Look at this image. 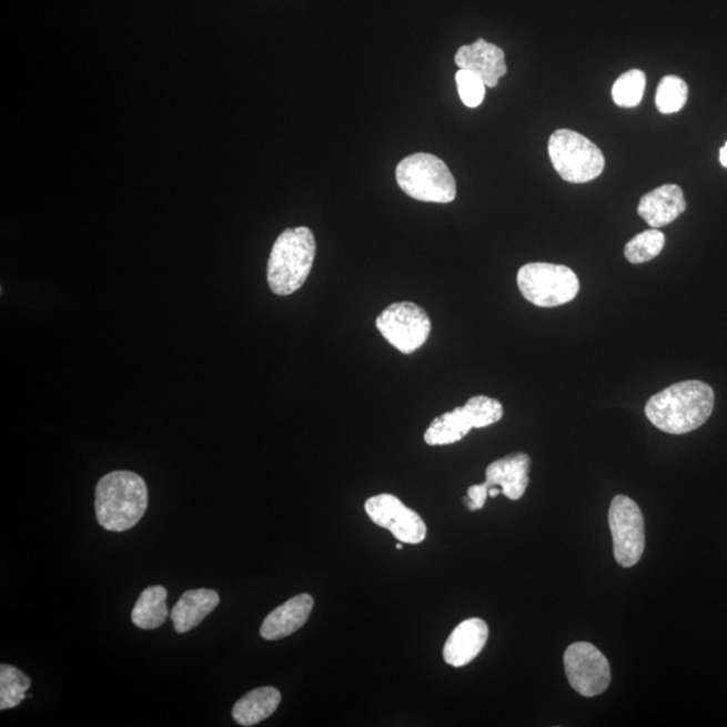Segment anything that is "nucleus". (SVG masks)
<instances>
[{
  "label": "nucleus",
  "instance_id": "f8f14e48",
  "mask_svg": "<svg viewBox=\"0 0 727 727\" xmlns=\"http://www.w3.org/2000/svg\"><path fill=\"white\" fill-rule=\"evenodd\" d=\"M531 460L526 453H515L495 461L486 467L485 486L498 489L509 501H518L526 493L529 484Z\"/></svg>",
  "mask_w": 727,
  "mask_h": 727
},
{
  "label": "nucleus",
  "instance_id": "9b49d317",
  "mask_svg": "<svg viewBox=\"0 0 727 727\" xmlns=\"http://www.w3.org/2000/svg\"><path fill=\"white\" fill-rule=\"evenodd\" d=\"M455 64L476 73L486 87L495 88L503 75L507 74L503 49L479 38L472 46L461 47L455 54Z\"/></svg>",
  "mask_w": 727,
  "mask_h": 727
},
{
  "label": "nucleus",
  "instance_id": "b1692460",
  "mask_svg": "<svg viewBox=\"0 0 727 727\" xmlns=\"http://www.w3.org/2000/svg\"><path fill=\"white\" fill-rule=\"evenodd\" d=\"M463 408L473 428L495 425L504 415L503 404L484 395L471 397Z\"/></svg>",
  "mask_w": 727,
  "mask_h": 727
},
{
  "label": "nucleus",
  "instance_id": "2eb2a0df",
  "mask_svg": "<svg viewBox=\"0 0 727 727\" xmlns=\"http://www.w3.org/2000/svg\"><path fill=\"white\" fill-rule=\"evenodd\" d=\"M687 202L678 185H663L643 195L637 212L653 228L666 226L685 213Z\"/></svg>",
  "mask_w": 727,
  "mask_h": 727
},
{
  "label": "nucleus",
  "instance_id": "6ab92c4d",
  "mask_svg": "<svg viewBox=\"0 0 727 727\" xmlns=\"http://www.w3.org/2000/svg\"><path fill=\"white\" fill-rule=\"evenodd\" d=\"M472 425L463 407H455L435 418L425 433L430 446L452 445L464 440L471 433Z\"/></svg>",
  "mask_w": 727,
  "mask_h": 727
},
{
  "label": "nucleus",
  "instance_id": "0eeeda50",
  "mask_svg": "<svg viewBox=\"0 0 727 727\" xmlns=\"http://www.w3.org/2000/svg\"><path fill=\"white\" fill-rule=\"evenodd\" d=\"M377 331L404 355H411L426 344L432 321L414 302H396L385 307L376 319Z\"/></svg>",
  "mask_w": 727,
  "mask_h": 727
},
{
  "label": "nucleus",
  "instance_id": "423d86ee",
  "mask_svg": "<svg viewBox=\"0 0 727 727\" xmlns=\"http://www.w3.org/2000/svg\"><path fill=\"white\" fill-rule=\"evenodd\" d=\"M517 286L528 302L539 307H556L572 302L579 293V280L562 264L528 263L517 273Z\"/></svg>",
  "mask_w": 727,
  "mask_h": 727
},
{
  "label": "nucleus",
  "instance_id": "20e7f679",
  "mask_svg": "<svg viewBox=\"0 0 727 727\" xmlns=\"http://www.w3.org/2000/svg\"><path fill=\"white\" fill-rule=\"evenodd\" d=\"M396 181L411 199L448 204L457 195V183L441 158L416 153L404 158L396 168Z\"/></svg>",
  "mask_w": 727,
  "mask_h": 727
},
{
  "label": "nucleus",
  "instance_id": "aec40b11",
  "mask_svg": "<svg viewBox=\"0 0 727 727\" xmlns=\"http://www.w3.org/2000/svg\"><path fill=\"white\" fill-rule=\"evenodd\" d=\"M31 681L28 675L18 668L2 664L0 666V710L14 709L27 699Z\"/></svg>",
  "mask_w": 727,
  "mask_h": 727
},
{
  "label": "nucleus",
  "instance_id": "f257e3e1",
  "mask_svg": "<svg viewBox=\"0 0 727 727\" xmlns=\"http://www.w3.org/2000/svg\"><path fill=\"white\" fill-rule=\"evenodd\" d=\"M714 403L716 395L709 384L687 381L650 397L646 415L664 433L687 434L705 425L713 414Z\"/></svg>",
  "mask_w": 727,
  "mask_h": 727
},
{
  "label": "nucleus",
  "instance_id": "f3484780",
  "mask_svg": "<svg viewBox=\"0 0 727 727\" xmlns=\"http://www.w3.org/2000/svg\"><path fill=\"white\" fill-rule=\"evenodd\" d=\"M282 695L275 687H261L245 694L233 706L232 717L240 726H254L270 718L280 706Z\"/></svg>",
  "mask_w": 727,
  "mask_h": 727
},
{
  "label": "nucleus",
  "instance_id": "1a4fd4ad",
  "mask_svg": "<svg viewBox=\"0 0 727 727\" xmlns=\"http://www.w3.org/2000/svg\"><path fill=\"white\" fill-rule=\"evenodd\" d=\"M564 662L567 680L582 697L593 698L608 690L612 680L610 664L593 644H572Z\"/></svg>",
  "mask_w": 727,
  "mask_h": 727
},
{
  "label": "nucleus",
  "instance_id": "6e6552de",
  "mask_svg": "<svg viewBox=\"0 0 727 727\" xmlns=\"http://www.w3.org/2000/svg\"><path fill=\"white\" fill-rule=\"evenodd\" d=\"M609 526L617 564L625 568L636 566L646 548V526L638 505L628 496L613 498Z\"/></svg>",
  "mask_w": 727,
  "mask_h": 727
},
{
  "label": "nucleus",
  "instance_id": "f03ea898",
  "mask_svg": "<svg viewBox=\"0 0 727 727\" xmlns=\"http://www.w3.org/2000/svg\"><path fill=\"white\" fill-rule=\"evenodd\" d=\"M149 507V491L137 473L105 474L94 491V512L101 527L113 533L134 528Z\"/></svg>",
  "mask_w": 727,
  "mask_h": 727
},
{
  "label": "nucleus",
  "instance_id": "ddd939ff",
  "mask_svg": "<svg viewBox=\"0 0 727 727\" xmlns=\"http://www.w3.org/2000/svg\"><path fill=\"white\" fill-rule=\"evenodd\" d=\"M489 628L482 618H469L457 625L444 647V659L448 666L460 668L482 654L488 642Z\"/></svg>",
  "mask_w": 727,
  "mask_h": 727
},
{
  "label": "nucleus",
  "instance_id": "dca6fc26",
  "mask_svg": "<svg viewBox=\"0 0 727 727\" xmlns=\"http://www.w3.org/2000/svg\"><path fill=\"white\" fill-rule=\"evenodd\" d=\"M220 596L211 589L188 590L182 594L179 603L174 605L170 618H172L176 634L199 627L206 616L218 608Z\"/></svg>",
  "mask_w": 727,
  "mask_h": 727
},
{
  "label": "nucleus",
  "instance_id": "4be33fe9",
  "mask_svg": "<svg viewBox=\"0 0 727 727\" xmlns=\"http://www.w3.org/2000/svg\"><path fill=\"white\" fill-rule=\"evenodd\" d=\"M664 244H666V236H664L663 232L653 228V230L638 233L637 236L632 239L625 245L624 255L632 264L647 263L660 255Z\"/></svg>",
  "mask_w": 727,
  "mask_h": 727
},
{
  "label": "nucleus",
  "instance_id": "cd10ccee",
  "mask_svg": "<svg viewBox=\"0 0 727 727\" xmlns=\"http://www.w3.org/2000/svg\"><path fill=\"white\" fill-rule=\"evenodd\" d=\"M396 547H397V549H402V542H401V543H397V546H396Z\"/></svg>",
  "mask_w": 727,
  "mask_h": 727
},
{
  "label": "nucleus",
  "instance_id": "9d476101",
  "mask_svg": "<svg viewBox=\"0 0 727 727\" xmlns=\"http://www.w3.org/2000/svg\"><path fill=\"white\" fill-rule=\"evenodd\" d=\"M365 512L373 523L388 529L397 541L406 545H420L426 539V523L394 495L382 493L368 498L365 502Z\"/></svg>",
  "mask_w": 727,
  "mask_h": 727
},
{
  "label": "nucleus",
  "instance_id": "a878e982",
  "mask_svg": "<svg viewBox=\"0 0 727 727\" xmlns=\"http://www.w3.org/2000/svg\"><path fill=\"white\" fill-rule=\"evenodd\" d=\"M489 496L488 488L485 484L473 485L467 489V496L464 498L467 509L474 512L484 508L486 497Z\"/></svg>",
  "mask_w": 727,
  "mask_h": 727
},
{
  "label": "nucleus",
  "instance_id": "39448f33",
  "mask_svg": "<svg viewBox=\"0 0 727 727\" xmlns=\"http://www.w3.org/2000/svg\"><path fill=\"white\" fill-rule=\"evenodd\" d=\"M548 155L555 172L571 183L596 180L605 169V156L598 145L573 130L554 132L548 141Z\"/></svg>",
  "mask_w": 727,
  "mask_h": 727
},
{
  "label": "nucleus",
  "instance_id": "412c9836",
  "mask_svg": "<svg viewBox=\"0 0 727 727\" xmlns=\"http://www.w3.org/2000/svg\"><path fill=\"white\" fill-rule=\"evenodd\" d=\"M646 85V73L640 69H630L616 80L612 88V98L618 107L634 109L642 103Z\"/></svg>",
  "mask_w": 727,
  "mask_h": 727
},
{
  "label": "nucleus",
  "instance_id": "bb28decb",
  "mask_svg": "<svg viewBox=\"0 0 727 727\" xmlns=\"http://www.w3.org/2000/svg\"><path fill=\"white\" fill-rule=\"evenodd\" d=\"M719 161L724 164L725 168H727V142L725 143L724 148L719 150Z\"/></svg>",
  "mask_w": 727,
  "mask_h": 727
},
{
  "label": "nucleus",
  "instance_id": "5701e85b",
  "mask_svg": "<svg viewBox=\"0 0 727 727\" xmlns=\"http://www.w3.org/2000/svg\"><path fill=\"white\" fill-rule=\"evenodd\" d=\"M688 85L678 75H666L659 82L656 91V107L662 113H676L686 105Z\"/></svg>",
  "mask_w": 727,
  "mask_h": 727
},
{
  "label": "nucleus",
  "instance_id": "393cba45",
  "mask_svg": "<svg viewBox=\"0 0 727 727\" xmlns=\"http://www.w3.org/2000/svg\"><path fill=\"white\" fill-rule=\"evenodd\" d=\"M461 100L469 109L482 105L485 98V82L476 73L460 69L455 74Z\"/></svg>",
  "mask_w": 727,
  "mask_h": 727
},
{
  "label": "nucleus",
  "instance_id": "4468645a",
  "mask_svg": "<svg viewBox=\"0 0 727 727\" xmlns=\"http://www.w3.org/2000/svg\"><path fill=\"white\" fill-rule=\"evenodd\" d=\"M313 606L314 599L306 593L286 600L265 617L261 636L264 640L274 642L293 635L307 623Z\"/></svg>",
  "mask_w": 727,
  "mask_h": 727
},
{
  "label": "nucleus",
  "instance_id": "7ed1b4c3",
  "mask_svg": "<svg viewBox=\"0 0 727 727\" xmlns=\"http://www.w3.org/2000/svg\"><path fill=\"white\" fill-rule=\"evenodd\" d=\"M317 244L307 226L283 231L271 250L267 282L271 291L287 296L305 284L312 271Z\"/></svg>",
  "mask_w": 727,
  "mask_h": 727
},
{
  "label": "nucleus",
  "instance_id": "a211bd4d",
  "mask_svg": "<svg viewBox=\"0 0 727 727\" xmlns=\"http://www.w3.org/2000/svg\"><path fill=\"white\" fill-rule=\"evenodd\" d=\"M169 616L168 590L163 586H150L138 598L131 619L138 628L151 630L162 627Z\"/></svg>",
  "mask_w": 727,
  "mask_h": 727
}]
</instances>
